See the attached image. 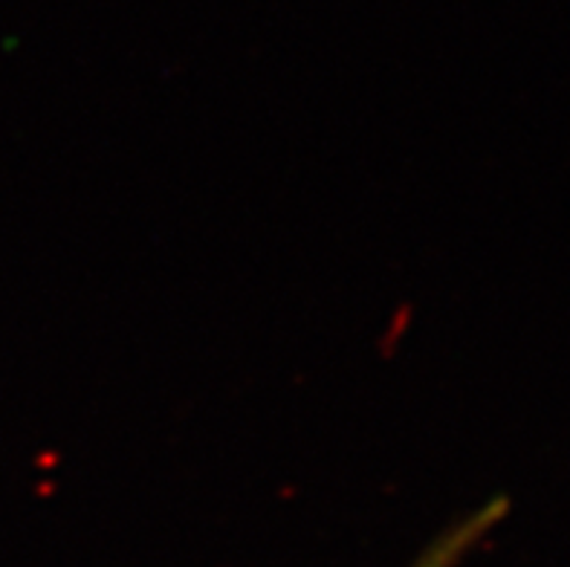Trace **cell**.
Segmentation results:
<instances>
[{
    "label": "cell",
    "mask_w": 570,
    "mask_h": 567,
    "mask_svg": "<svg viewBox=\"0 0 570 567\" xmlns=\"http://www.w3.org/2000/svg\"><path fill=\"white\" fill-rule=\"evenodd\" d=\"M412 567H452V556H449L441 545H432L426 554H423V559L414 561Z\"/></svg>",
    "instance_id": "1"
}]
</instances>
